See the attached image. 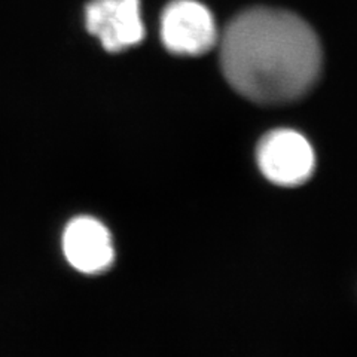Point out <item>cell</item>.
<instances>
[{"mask_svg":"<svg viewBox=\"0 0 357 357\" xmlns=\"http://www.w3.org/2000/svg\"><path fill=\"white\" fill-rule=\"evenodd\" d=\"M63 250L69 264L84 274H98L114 264L115 249L109 229L102 222L79 216L67 225Z\"/></svg>","mask_w":357,"mask_h":357,"instance_id":"obj_5","label":"cell"},{"mask_svg":"<svg viewBox=\"0 0 357 357\" xmlns=\"http://www.w3.org/2000/svg\"><path fill=\"white\" fill-rule=\"evenodd\" d=\"M218 45L225 79L253 103L296 102L320 79L323 50L317 33L289 10L244 9L228 22Z\"/></svg>","mask_w":357,"mask_h":357,"instance_id":"obj_1","label":"cell"},{"mask_svg":"<svg viewBox=\"0 0 357 357\" xmlns=\"http://www.w3.org/2000/svg\"><path fill=\"white\" fill-rule=\"evenodd\" d=\"M84 22L89 35L110 54L137 47L146 35L140 0H89Z\"/></svg>","mask_w":357,"mask_h":357,"instance_id":"obj_4","label":"cell"},{"mask_svg":"<svg viewBox=\"0 0 357 357\" xmlns=\"http://www.w3.org/2000/svg\"><path fill=\"white\" fill-rule=\"evenodd\" d=\"M256 161L270 182L278 186H299L314 172L316 153L299 131L278 128L261 139Z\"/></svg>","mask_w":357,"mask_h":357,"instance_id":"obj_3","label":"cell"},{"mask_svg":"<svg viewBox=\"0 0 357 357\" xmlns=\"http://www.w3.org/2000/svg\"><path fill=\"white\" fill-rule=\"evenodd\" d=\"M161 40L174 55L199 57L219 43L213 14L198 0H172L161 14Z\"/></svg>","mask_w":357,"mask_h":357,"instance_id":"obj_2","label":"cell"}]
</instances>
